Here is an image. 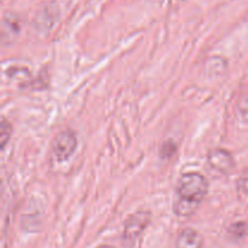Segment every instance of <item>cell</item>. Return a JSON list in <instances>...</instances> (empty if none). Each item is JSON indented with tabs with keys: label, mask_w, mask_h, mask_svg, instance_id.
Here are the masks:
<instances>
[{
	"label": "cell",
	"mask_w": 248,
	"mask_h": 248,
	"mask_svg": "<svg viewBox=\"0 0 248 248\" xmlns=\"http://www.w3.org/2000/svg\"><path fill=\"white\" fill-rule=\"evenodd\" d=\"M207 191V179L198 172L183 174L177 184V198L190 202L201 203Z\"/></svg>",
	"instance_id": "1"
},
{
	"label": "cell",
	"mask_w": 248,
	"mask_h": 248,
	"mask_svg": "<svg viewBox=\"0 0 248 248\" xmlns=\"http://www.w3.org/2000/svg\"><path fill=\"white\" fill-rule=\"evenodd\" d=\"M78 147L77 135L72 130H67L61 132L55 138L52 144L53 157L58 162H63L69 159L74 154Z\"/></svg>",
	"instance_id": "2"
},
{
	"label": "cell",
	"mask_w": 248,
	"mask_h": 248,
	"mask_svg": "<svg viewBox=\"0 0 248 248\" xmlns=\"http://www.w3.org/2000/svg\"><path fill=\"white\" fill-rule=\"evenodd\" d=\"M152 216L149 212H137L135 215L131 216L125 223V228H124V240L128 244H133L140 239V235L143 234L145 229L149 225Z\"/></svg>",
	"instance_id": "3"
},
{
	"label": "cell",
	"mask_w": 248,
	"mask_h": 248,
	"mask_svg": "<svg viewBox=\"0 0 248 248\" xmlns=\"http://www.w3.org/2000/svg\"><path fill=\"white\" fill-rule=\"evenodd\" d=\"M208 165L215 171L228 174L235 169V160L228 150L215 149L208 154Z\"/></svg>",
	"instance_id": "4"
},
{
	"label": "cell",
	"mask_w": 248,
	"mask_h": 248,
	"mask_svg": "<svg viewBox=\"0 0 248 248\" xmlns=\"http://www.w3.org/2000/svg\"><path fill=\"white\" fill-rule=\"evenodd\" d=\"M203 237L194 229H184L176 240V248H202Z\"/></svg>",
	"instance_id": "5"
},
{
	"label": "cell",
	"mask_w": 248,
	"mask_h": 248,
	"mask_svg": "<svg viewBox=\"0 0 248 248\" xmlns=\"http://www.w3.org/2000/svg\"><path fill=\"white\" fill-rule=\"evenodd\" d=\"M199 206H200V203L190 202V201L177 198V200L173 203V212L179 217H189L198 211Z\"/></svg>",
	"instance_id": "6"
},
{
	"label": "cell",
	"mask_w": 248,
	"mask_h": 248,
	"mask_svg": "<svg viewBox=\"0 0 248 248\" xmlns=\"http://www.w3.org/2000/svg\"><path fill=\"white\" fill-rule=\"evenodd\" d=\"M230 236L235 240H241L242 237H245L248 234V224L245 222L235 223L228 230Z\"/></svg>",
	"instance_id": "7"
},
{
	"label": "cell",
	"mask_w": 248,
	"mask_h": 248,
	"mask_svg": "<svg viewBox=\"0 0 248 248\" xmlns=\"http://www.w3.org/2000/svg\"><path fill=\"white\" fill-rule=\"evenodd\" d=\"M0 132H1V136H0V142H1V145L4 147V145L7 143V140H9L10 136H11V127H10L9 123H6L5 120H2Z\"/></svg>",
	"instance_id": "8"
},
{
	"label": "cell",
	"mask_w": 248,
	"mask_h": 248,
	"mask_svg": "<svg viewBox=\"0 0 248 248\" xmlns=\"http://www.w3.org/2000/svg\"><path fill=\"white\" fill-rule=\"evenodd\" d=\"M239 190L244 193L245 195H248V170L239 179Z\"/></svg>",
	"instance_id": "9"
},
{
	"label": "cell",
	"mask_w": 248,
	"mask_h": 248,
	"mask_svg": "<svg viewBox=\"0 0 248 248\" xmlns=\"http://www.w3.org/2000/svg\"><path fill=\"white\" fill-rule=\"evenodd\" d=\"M97 248H114V247L107 246V245H103V246H99V247H97Z\"/></svg>",
	"instance_id": "10"
}]
</instances>
